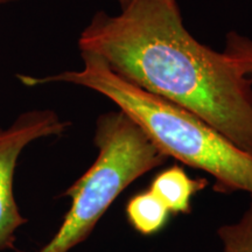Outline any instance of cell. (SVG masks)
Wrapping results in <instances>:
<instances>
[{
	"mask_svg": "<svg viewBox=\"0 0 252 252\" xmlns=\"http://www.w3.org/2000/svg\"><path fill=\"white\" fill-rule=\"evenodd\" d=\"M78 39L134 86L195 113L252 156V83L234 60L189 33L176 0H125Z\"/></svg>",
	"mask_w": 252,
	"mask_h": 252,
	"instance_id": "6da1fadb",
	"label": "cell"
},
{
	"mask_svg": "<svg viewBox=\"0 0 252 252\" xmlns=\"http://www.w3.org/2000/svg\"><path fill=\"white\" fill-rule=\"evenodd\" d=\"M83 68L45 77L19 75L25 86L70 83L96 91L130 117L157 149L215 180L222 194L247 191L252 196V156L195 113L134 86L116 74L100 56L81 52Z\"/></svg>",
	"mask_w": 252,
	"mask_h": 252,
	"instance_id": "7a4b0ae2",
	"label": "cell"
},
{
	"mask_svg": "<svg viewBox=\"0 0 252 252\" xmlns=\"http://www.w3.org/2000/svg\"><path fill=\"white\" fill-rule=\"evenodd\" d=\"M98 150L88 171L63 193L71 204L52 239L36 252H72L91 235L110 206L132 182L166 162L144 131L117 109L96 121Z\"/></svg>",
	"mask_w": 252,
	"mask_h": 252,
	"instance_id": "3957f363",
	"label": "cell"
},
{
	"mask_svg": "<svg viewBox=\"0 0 252 252\" xmlns=\"http://www.w3.org/2000/svg\"><path fill=\"white\" fill-rule=\"evenodd\" d=\"M54 110L25 111L11 125L0 126V251L13 250L19 229L28 222L14 195V174L21 153L34 141L59 137L69 127Z\"/></svg>",
	"mask_w": 252,
	"mask_h": 252,
	"instance_id": "277c9868",
	"label": "cell"
},
{
	"mask_svg": "<svg viewBox=\"0 0 252 252\" xmlns=\"http://www.w3.org/2000/svg\"><path fill=\"white\" fill-rule=\"evenodd\" d=\"M208 186L206 179H191L180 166H172L160 172L150 187L172 214H189L191 198Z\"/></svg>",
	"mask_w": 252,
	"mask_h": 252,
	"instance_id": "5b68a950",
	"label": "cell"
},
{
	"mask_svg": "<svg viewBox=\"0 0 252 252\" xmlns=\"http://www.w3.org/2000/svg\"><path fill=\"white\" fill-rule=\"evenodd\" d=\"M126 215L130 224L138 232L149 236L157 234L163 228L169 216V210L149 189L134 195L128 201Z\"/></svg>",
	"mask_w": 252,
	"mask_h": 252,
	"instance_id": "8992f818",
	"label": "cell"
},
{
	"mask_svg": "<svg viewBox=\"0 0 252 252\" xmlns=\"http://www.w3.org/2000/svg\"><path fill=\"white\" fill-rule=\"evenodd\" d=\"M217 235L223 244V252H252V196L241 220L222 225Z\"/></svg>",
	"mask_w": 252,
	"mask_h": 252,
	"instance_id": "52a82bcc",
	"label": "cell"
},
{
	"mask_svg": "<svg viewBox=\"0 0 252 252\" xmlns=\"http://www.w3.org/2000/svg\"><path fill=\"white\" fill-rule=\"evenodd\" d=\"M12 1H15V0H0V5L7 4V2H12Z\"/></svg>",
	"mask_w": 252,
	"mask_h": 252,
	"instance_id": "ba28073f",
	"label": "cell"
},
{
	"mask_svg": "<svg viewBox=\"0 0 252 252\" xmlns=\"http://www.w3.org/2000/svg\"><path fill=\"white\" fill-rule=\"evenodd\" d=\"M124 1H125V0H118L119 4H122V2H124Z\"/></svg>",
	"mask_w": 252,
	"mask_h": 252,
	"instance_id": "9c48e42d",
	"label": "cell"
},
{
	"mask_svg": "<svg viewBox=\"0 0 252 252\" xmlns=\"http://www.w3.org/2000/svg\"><path fill=\"white\" fill-rule=\"evenodd\" d=\"M251 89H252V87H251Z\"/></svg>",
	"mask_w": 252,
	"mask_h": 252,
	"instance_id": "30bf717a",
	"label": "cell"
}]
</instances>
